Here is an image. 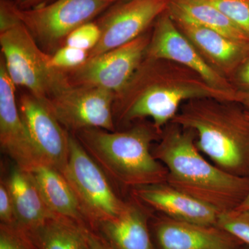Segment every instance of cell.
<instances>
[{
  "instance_id": "obj_3",
  "label": "cell",
  "mask_w": 249,
  "mask_h": 249,
  "mask_svg": "<svg viewBox=\"0 0 249 249\" xmlns=\"http://www.w3.org/2000/svg\"><path fill=\"white\" fill-rule=\"evenodd\" d=\"M239 105L213 98L191 100L170 123L193 131L199 151L214 165L249 178V118Z\"/></svg>"
},
{
  "instance_id": "obj_7",
  "label": "cell",
  "mask_w": 249,
  "mask_h": 249,
  "mask_svg": "<svg viewBox=\"0 0 249 249\" xmlns=\"http://www.w3.org/2000/svg\"><path fill=\"white\" fill-rule=\"evenodd\" d=\"M119 0H55L34 9H21L6 1L18 20L36 42L47 48L58 46L70 33L89 22L93 18L119 2Z\"/></svg>"
},
{
  "instance_id": "obj_17",
  "label": "cell",
  "mask_w": 249,
  "mask_h": 249,
  "mask_svg": "<svg viewBox=\"0 0 249 249\" xmlns=\"http://www.w3.org/2000/svg\"><path fill=\"white\" fill-rule=\"evenodd\" d=\"M14 203L16 226L30 231L57 217L42 199L30 174L15 164L6 180Z\"/></svg>"
},
{
  "instance_id": "obj_14",
  "label": "cell",
  "mask_w": 249,
  "mask_h": 249,
  "mask_svg": "<svg viewBox=\"0 0 249 249\" xmlns=\"http://www.w3.org/2000/svg\"><path fill=\"white\" fill-rule=\"evenodd\" d=\"M168 12L180 31L191 41L205 60L231 80L236 70L248 58L249 44L231 40L203 27L183 16L170 5Z\"/></svg>"
},
{
  "instance_id": "obj_16",
  "label": "cell",
  "mask_w": 249,
  "mask_h": 249,
  "mask_svg": "<svg viewBox=\"0 0 249 249\" xmlns=\"http://www.w3.org/2000/svg\"><path fill=\"white\" fill-rule=\"evenodd\" d=\"M160 249H239L241 242L217 226L202 225L166 217L155 224Z\"/></svg>"
},
{
  "instance_id": "obj_31",
  "label": "cell",
  "mask_w": 249,
  "mask_h": 249,
  "mask_svg": "<svg viewBox=\"0 0 249 249\" xmlns=\"http://www.w3.org/2000/svg\"><path fill=\"white\" fill-rule=\"evenodd\" d=\"M236 210H239V211H249V191L248 194L245 196L244 200L242 201V203L237 208H235Z\"/></svg>"
},
{
  "instance_id": "obj_25",
  "label": "cell",
  "mask_w": 249,
  "mask_h": 249,
  "mask_svg": "<svg viewBox=\"0 0 249 249\" xmlns=\"http://www.w3.org/2000/svg\"><path fill=\"white\" fill-rule=\"evenodd\" d=\"M101 36L99 25L88 22L70 33L65 40V45L91 52L95 48Z\"/></svg>"
},
{
  "instance_id": "obj_6",
  "label": "cell",
  "mask_w": 249,
  "mask_h": 249,
  "mask_svg": "<svg viewBox=\"0 0 249 249\" xmlns=\"http://www.w3.org/2000/svg\"><path fill=\"white\" fill-rule=\"evenodd\" d=\"M76 195L87 222L96 227L116 217L126 202L116 195L107 175L75 135L69 137V157L62 173Z\"/></svg>"
},
{
  "instance_id": "obj_24",
  "label": "cell",
  "mask_w": 249,
  "mask_h": 249,
  "mask_svg": "<svg viewBox=\"0 0 249 249\" xmlns=\"http://www.w3.org/2000/svg\"><path fill=\"white\" fill-rule=\"evenodd\" d=\"M89 52L75 47L62 46L50 55L49 64L55 70L62 71H70L79 68L88 61Z\"/></svg>"
},
{
  "instance_id": "obj_20",
  "label": "cell",
  "mask_w": 249,
  "mask_h": 249,
  "mask_svg": "<svg viewBox=\"0 0 249 249\" xmlns=\"http://www.w3.org/2000/svg\"><path fill=\"white\" fill-rule=\"evenodd\" d=\"M83 224L57 216L27 232L38 249H89Z\"/></svg>"
},
{
  "instance_id": "obj_34",
  "label": "cell",
  "mask_w": 249,
  "mask_h": 249,
  "mask_svg": "<svg viewBox=\"0 0 249 249\" xmlns=\"http://www.w3.org/2000/svg\"></svg>"
},
{
  "instance_id": "obj_8",
  "label": "cell",
  "mask_w": 249,
  "mask_h": 249,
  "mask_svg": "<svg viewBox=\"0 0 249 249\" xmlns=\"http://www.w3.org/2000/svg\"><path fill=\"white\" fill-rule=\"evenodd\" d=\"M115 94L97 87L74 85L70 80L45 101L67 131L88 128L115 130L113 106Z\"/></svg>"
},
{
  "instance_id": "obj_15",
  "label": "cell",
  "mask_w": 249,
  "mask_h": 249,
  "mask_svg": "<svg viewBox=\"0 0 249 249\" xmlns=\"http://www.w3.org/2000/svg\"><path fill=\"white\" fill-rule=\"evenodd\" d=\"M132 195L137 201L178 220L216 226L220 214L214 208L167 183L135 188Z\"/></svg>"
},
{
  "instance_id": "obj_5",
  "label": "cell",
  "mask_w": 249,
  "mask_h": 249,
  "mask_svg": "<svg viewBox=\"0 0 249 249\" xmlns=\"http://www.w3.org/2000/svg\"><path fill=\"white\" fill-rule=\"evenodd\" d=\"M0 45L6 71L14 84L27 88L41 101L45 102L68 81L67 72L50 66V55L42 51L30 31L18 19L0 30Z\"/></svg>"
},
{
  "instance_id": "obj_28",
  "label": "cell",
  "mask_w": 249,
  "mask_h": 249,
  "mask_svg": "<svg viewBox=\"0 0 249 249\" xmlns=\"http://www.w3.org/2000/svg\"><path fill=\"white\" fill-rule=\"evenodd\" d=\"M231 80L237 89L249 93V55L236 70Z\"/></svg>"
},
{
  "instance_id": "obj_27",
  "label": "cell",
  "mask_w": 249,
  "mask_h": 249,
  "mask_svg": "<svg viewBox=\"0 0 249 249\" xmlns=\"http://www.w3.org/2000/svg\"><path fill=\"white\" fill-rule=\"evenodd\" d=\"M0 220L1 224L16 225L14 203L6 181L0 183Z\"/></svg>"
},
{
  "instance_id": "obj_19",
  "label": "cell",
  "mask_w": 249,
  "mask_h": 249,
  "mask_svg": "<svg viewBox=\"0 0 249 249\" xmlns=\"http://www.w3.org/2000/svg\"><path fill=\"white\" fill-rule=\"evenodd\" d=\"M115 249H155L147 227L146 214L135 203L126 202L119 215L96 226Z\"/></svg>"
},
{
  "instance_id": "obj_23",
  "label": "cell",
  "mask_w": 249,
  "mask_h": 249,
  "mask_svg": "<svg viewBox=\"0 0 249 249\" xmlns=\"http://www.w3.org/2000/svg\"><path fill=\"white\" fill-rule=\"evenodd\" d=\"M223 13L249 37V0H202Z\"/></svg>"
},
{
  "instance_id": "obj_18",
  "label": "cell",
  "mask_w": 249,
  "mask_h": 249,
  "mask_svg": "<svg viewBox=\"0 0 249 249\" xmlns=\"http://www.w3.org/2000/svg\"><path fill=\"white\" fill-rule=\"evenodd\" d=\"M28 173L52 212L80 224H88L74 192L58 170L42 163Z\"/></svg>"
},
{
  "instance_id": "obj_29",
  "label": "cell",
  "mask_w": 249,
  "mask_h": 249,
  "mask_svg": "<svg viewBox=\"0 0 249 249\" xmlns=\"http://www.w3.org/2000/svg\"><path fill=\"white\" fill-rule=\"evenodd\" d=\"M83 232L89 249H115L102 235L96 233L88 224L83 225Z\"/></svg>"
},
{
  "instance_id": "obj_10",
  "label": "cell",
  "mask_w": 249,
  "mask_h": 249,
  "mask_svg": "<svg viewBox=\"0 0 249 249\" xmlns=\"http://www.w3.org/2000/svg\"><path fill=\"white\" fill-rule=\"evenodd\" d=\"M170 2L171 0H127L113 5L98 23L101 38L89 52V58L125 45L145 34L168 9Z\"/></svg>"
},
{
  "instance_id": "obj_26",
  "label": "cell",
  "mask_w": 249,
  "mask_h": 249,
  "mask_svg": "<svg viewBox=\"0 0 249 249\" xmlns=\"http://www.w3.org/2000/svg\"><path fill=\"white\" fill-rule=\"evenodd\" d=\"M0 249H38L29 233L16 225L0 224Z\"/></svg>"
},
{
  "instance_id": "obj_21",
  "label": "cell",
  "mask_w": 249,
  "mask_h": 249,
  "mask_svg": "<svg viewBox=\"0 0 249 249\" xmlns=\"http://www.w3.org/2000/svg\"><path fill=\"white\" fill-rule=\"evenodd\" d=\"M170 6L183 16L237 42L249 44V37L242 29L213 5L202 0H171Z\"/></svg>"
},
{
  "instance_id": "obj_32",
  "label": "cell",
  "mask_w": 249,
  "mask_h": 249,
  "mask_svg": "<svg viewBox=\"0 0 249 249\" xmlns=\"http://www.w3.org/2000/svg\"><path fill=\"white\" fill-rule=\"evenodd\" d=\"M247 116H248V117L249 118V111H247Z\"/></svg>"
},
{
  "instance_id": "obj_4",
  "label": "cell",
  "mask_w": 249,
  "mask_h": 249,
  "mask_svg": "<svg viewBox=\"0 0 249 249\" xmlns=\"http://www.w3.org/2000/svg\"><path fill=\"white\" fill-rule=\"evenodd\" d=\"M161 134L152 124H140L124 132L82 129L75 137L109 179L133 190L166 183L168 170L151 150Z\"/></svg>"
},
{
  "instance_id": "obj_13",
  "label": "cell",
  "mask_w": 249,
  "mask_h": 249,
  "mask_svg": "<svg viewBox=\"0 0 249 249\" xmlns=\"http://www.w3.org/2000/svg\"><path fill=\"white\" fill-rule=\"evenodd\" d=\"M16 85L8 74L4 60L0 61V144L15 164L31 171L42 163L16 101Z\"/></svg>"
},
{
  "instance_id": "obj_12",
  "label": "cell",
  "mask_w": 249,
  "mask_h": 249,
  "mask_svg": "<svg viewBox=\"0 0 249 249\" xmlns=\"http://www.w3.org/2000/svg\"><path fill=\"white\" fill-rule=\"evenodd\" d=\"M19 109L42 163L60 173L66 168L70 133L62 127L47 103L32 94H23Z\"/></svg>"
},
{
  "instance_id": "obj_9",
  "label": "cell",
  "mask_w": 249,
  "mask_h": 249,
  "mask_svg": "<svg viewBox=\"0 0 249 249\" xmlns=\"http://www.w3.org/2000/svg\"><path fill=\"white\" fill-rule=\"evenodd\" d=\"M151 34H145L125 45L89 58L67 73L72 85L97 87L117 94L142 63Z\"/></svg>"
},
{
  "instance_id": "obj_33",
  "label": "cell",
  "mask_w": 249,
  "mask_h": 249,
  "mask_svg": "<svg viewBox=\"0 0 249 249\" xmlns=\"http://www.w3.org/2000/svg\"><path fill=\"white\" fill-rule=\"evenodd\" d=\"M127 1V0H119V1Z\"/></svg>"
},
{
  "instance_id": "obj_30",
  "label": "cell",
  "mask_w": 249,
  "mask_h": 249,
  "mask_svg": "<svg viewBox=\"0 0 249 249\" xmlns=\"http://www.w3.org/2000/svg\"><path fill=\"white\" fill-rule=\"evenodd\" d=\"M42 1H43V0H18V2L22 6V7L19 8L25 9V7H29V6L37 4V3L40 2Z\"/></svg>"
},
{
  "instance_id": "obj_2",
  "label": "cell",
  "mask_w": 249,
  "mask_h": 249,
  "mask_svg": "<svg viewBox=\"0 0 249 249\" xmlns=\"http://www.w3.org/2000/svg\"><path fill=\"white\" fill-rule=\"evenodd\" d=\"M154 157L168 170L167 184L223 212L235 209L249 191V178L227 173L202 156L193 131L171 124Z\"/></svg>"
},
{
  "instance_id": "obj_22",
  "label": "cell",
  "mask_w": 249,
  "mask_h": 249,
  "mask_svg": "<svg viewBox=\"0 0 249 249\" xmlns=\"http://www.w3.org/2000/svg\"><path fill=\"white\" fill-rule=\"evenodd\" d=\"M217 227L230 234L242 244L249 246V211L233 209L218 217Z\"/></svg>"
},
{
  "instance_id": "obj_11",
  "label": "cell",
  "mask_w": 249,
  "mask_h": 249,
  "mask_svg": "<svg viewBox=\"0 0 249 249\" xmlns=\"http://www.w3.org/2000/svg\"><path fill=\"white\" fill-rule=\"evenodd\" d=\"M145 58L164 59L188 67L210 85L226 91L238 90L229 78L206 61L180 31L168 10L155 21Z\"/></svg>"
},
{
  "instance_id": "obj_1",
  "label": "cell",
  "mask_w": 249,
  "mask_h": 249,
  "mask_svg": "<svg viewBox=\"0 0 249 249\" xmlns=\"http://www.w3.org/2000/svg\"><path fill=\"white\" fill-rule=\"evenodd\" d=\"M198 98L249 108V93L217 89L188 67L164 59L145 58L128 83L115 95L114 122L125 124L149 118L162 133L183 103Z\"/></svg>"
}]
</instances>
